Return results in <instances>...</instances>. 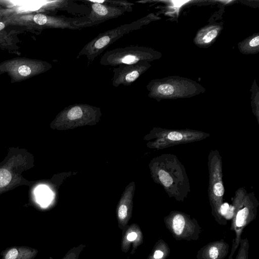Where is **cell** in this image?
I'll return each instance as SVG.
<instances>
[{
  "instance_id": "obj_9",
  "label": "cell",
  "mask_w": 259,
  "mask_h": 259,
  "mask_svg": "<svg viewBox=\"0 0 259 259\" xmlns=\"http://www.w3.org/2000/svg\"><path fill=\"white\" fill-rule=\"evenodd\" d=\"M206 135L202 133L190 131H164L157 142L160 147H165L195 140H198L202 138L203 136L205 137Z\"/></svg>"
},
{
  "instance_id": "obj_1",
  "label": "cell",
  "mask_w": 259,
  "mask_h": 259,
  "mask_svg": "<svg viewBox=\"0 0 259 259\" xmlns=\"http://www.w3.org/2000/svg\"><path fill=\"white\" fill-rule=\"evenodd\" d=\"M87 17H68L65 16L49 15L41 13H14L4 17L2 21L7 26L15 25L27 28L43 30L48 28L77 30L85 28Z\"/></svg>"
},
{
  "instance_id": "obj_17",
  "label": "cell",
  "mask_w": 259,
  "mask_h": 259,
  "mask_svg": "<svg viewBox=\"0 0 259 259\" xmlns=\"http://www.w3.org/2000/svg\"><path fill=\"white\" fill-rule=\"evenodd\" d=\"M12 179L10 172L6 169H0V188L5 187L9 184Z\"/></svg>"
},
{
  "instance_id": "obj_19",
  "label": "cell",
  "mask_w": 259,
  "mask_h": 259,
  "mask_svg": "<svg viewBox=\"0 0 259 259\" xmlns=\"http://www.w3.org/2000/svg\"><path fill=\"white\" fill-rule=\"evenodd\" d=\"M218 35V31L216 29H212L209 31L203 37V41L205 43L210 42Z\"/></svg>"
},
{
  "instance_id": "obj_21",
  "label": "cell",
  "mask_w": 259,
  "mask_h": 259,
  "mask_svg": "<svg viewBox=\"0 0 259 259\" xmlns=\"http://www.w3.org/2000/svg\"><path fill=\"white\" fill-rule=\"evenodd\" d=\"M18 255V251L15 248L9 250L5 255V259H16Z\"/></svg>"
},
{
  "instance_id": "obj_22",
  "label": "cell",
  "mask_w": 259,
  "mask_h": 259,
  "mask_svg": "<svg viewBox=\"0 0 259 259\" xmlns=\"http://www.w3.org/2000/svg\"><path fill=\"white\" fill-rule=\"evenodd\" d=\"M9 37L8 35L5 31H0V45H4L5 44L8 45Z\"/></svg>"
},
{
  "instance_id": "obj_8",
  "label": "cell",
  "mask_w": 259,
  "mask_h": 259,
  "mask_svg": "<svg viewBox=\"0 0 259 259\" xmlns=\"http://www.w3.org/2000/svg\"><path fill=\"white\" fill-rule=\"evenodd\" d=\"M148 68L147 64L141 61L132 64H121L113 69L112 84L114 87L130 85Z\"/></svg>"
},
{
  "instance_id": "obj_25",
  "label": "cell",
  "mask_w": 259,
  "mask_h": 259,
  "mask_svg": "<svg viewBox=\"0 0 259 259\" xmlns=\"http://www.w3.org/2000/svg\"><path fill=\"white\" fill-rule=\"evenodd\" d=\"M6 26H7V25L2 20L0 21V31H2Z\"/></svg>"
},
{
  "instance_id": "obj_12",
  "label": "cell",
  "mask_w": 259,
  "mask_h": 259,
  "mask_svg": "<svg viewBox=\"0 0 259 259\" xmlns=\"http://www.w3.org/2000/svg\"><path fill=\"white\" fill-rule=\"evenodd\" d=\"M170 252L167 243L163 240L159 239L154 245L147 259H166Z\"/></svg>"
},
{
  "instance_id": "obj_7",
  "label": "cell",
  "mask_w": 259,
  "mask_h": 259,
  "mask_svg": "<svg viewBox=\"0 0 259 259\" xmlns=\"http://www.w3.org/2000/svg\"><path fill=\"white\" fill-rule=\"evenodd\" d=\"M90 6L87 18L88 27L99 25L107 20L117 18L126 12L132 11V7H113L98 3L96 1H80Z\"/></svg>"
},
{
  "instance_id": "obj_5",
  "label": "cell",
  "mask_w": 259,
  "mask_h": 259,
  "mask_svg": "<svg viewBox=\"0 0 259 259\" xmlns=\"http://www.w3.org/2000/svg\"><path fill=\"white\" fill-rule=\"evenodd\" d=\"M258 205L257 201L250 198L239 200L231 222L230 230L234 232L235 237L228 259H233V255L239 247L244 228L255 219Z\"/></svg>"
},
{
  "instance_id": "obj_13",
  "label": "cell",
  "mask_w": 259,
  "mask_h": 259,
  "mask_svg": "<svg viewBox=\"0 0 259 259\" xmlns=\"http://www.w3.org/2000/svg\"><path fill=\"white\" fill-rule=\"evenodd\" d=\"M51 191L49 188L45 185H39L34 190L36 200L40 203H45L51 196Z\"/></svg>"
},
{
  "instance_id": "obj_16",
  "label": "cell",
  "mask_w": 259,
  "mask_h": 259,
  "mask_svg": "<svg viewBox=\"0 0 259 259\" xmlns=\"http://www.w3.org/2000/svg\"><path fill=\"white\" fill-rule=\"evenodd\" d=\"M98 3L113 7H132L134 4L125 1H96Z\"/></svg>"
},
{
  "instance_id": "obj_2",
  "label": "cell",
  "mask_w": 259,
  "mask_h": 259,
  "mask_svg": "<svg viewBox=\"0 0 259 259\" xmlns=\"http://www.w3.org/2000/svg\"><path fill=\"white\" fill-rule=\"evenodd\" d=\"M147 20L148 19L146 17L141 18L99 33L82 48L76 58L85 56L88 60V65H90L109 46L124 35L140 28L146 23Z\"/></svg>"
},
{
  "instance_id": "obj_6",
  "label": "cell",
  "mask_w": 259,
  "mask_h": 259,
  "mask_svg": "<svg viewBox=\"0 0 259 259\" xmlns=\"http://www.w3.org/2000/svg\"><path fill=\"white\" fill-rule=\"evenodd\" d=\"M151 56L149 49L138 46L131 45L106 52L101 57L100 64L103 66H111L132 64L150 60Z\"/></svg>"
},
{
  "instance_id": "obj_24",
  "label": "cell",
  "mask_w": 259,
  "mask_h": 259,
  "mask_svg": "<svg viewBox=\"0 0 259 259\" xmlns=\"http://www.w3.org/2000/svg\"><path fill=\"white\" fill-rule=\"evenodd\" d=\"M189 1H172V3L175 4V5L178 6H181L183 4L186 3L188 2Z\"/></svg>"
},
{
  "instance_id": "obj_23",
  "label": "cell",
  "mask_w": 259,
  "mask_h": 259,
  "mask_svg": "<svg viewBox=\"0 0 259 259\" xmlns=\"http://www.w3.org/2000/svg\"><path fill=\"white\" fill-rule=\"evenodd\" d=\"M250 47H254L257 46L259 45V36H257L253 38L249 43Z\"/></svg>"
},
{
  "instance_id": "obj_4",
  "label": "cell",
  "mask_w": 259,
  "mask_h": 259,
  "mask_svg": "<svg viewBox=\"0 0 259 259\" xmlns=\"http://www.w3.org/2000/svg\"><path fill=\"white\" fill-rule=\"evenodd\" d=\"M164 222L177 240H197L202 232V228L195 218L179 211H171L164 218Z\"/></svg>"
},
{
  "instance_id": "obj_15",
  "label": "cell",
  "mask_w": 259,
  "mask_h": 259,
  "mask_svg": "<svg viewBox=\"0 0 259 259\" xmlns=\"http://www.w3.org/2000/svg\"><path fill=\"white\" fill-rule=\"evenodd\" d=\"M85 245L80 244L77 247H74L66 254L62 259H78L80 252L83 249Z\"/></svg>"
},
{
  "instance_id": "obj_3",
  "label": "cell",
  "mask_w": 259,
  "mask_h": 259,
  "mask_svg": "<svg viewBox=\"0 0 259 259\" xmlns=\"http://www.w3.org/2000/svg\"><path fill=\"white\" fill-rule=\"evenodd\" d=\"M46 61L25 58H14L0 63V74L7 73L12 82L21 81L44 73L52 68Z\"/></svg>"
},
{
  "instance_id": "obj_10",
  "label": "cell",
  "mask_w": 259,
  "mask_h": 259,
  "mask_svg": "<svg viewBox=\"0 0 259 259\" xmlns=\"http://www.w3.org/2000/svg\"><path fill=\"white\" fill-rule=\"evenodd\" d=\"M229 244L223 239L209 242L197 251L196 258L224 259L229 253Z\"/></svg>"
},
{
  "instance_id": "obj_11",
  "label": "cell",
  "mask_w": 259,
  "mask_h": 259,
  "mask_svg": "<svg viewBox=\"0 0 259 259\" xmlns=\"http://www.w3.org/2000/svg\"><path fill=\"white\" fill-rule=\"evenodd\" d=\"M143 241L142 233L139 226L137 225H132L125 232L123 237L122 248L125 245L127 242H134V250L141 245Z\"/></svg>"
},
{
  "instance_id": "obj_18",
  "label": "cell",
  "mask_w": 259,
  "mask_h": 259,
  "mask_svg": "<svg viewBox=\"0 0 259 259\" xmlns=\"http://www.w3.org/2000/svg\"><path fill=\"white\" fill-rule=\"evenodd\" d=\"M157 92L162 95L169 96L174 92V87L169 84H162L158 85L156 88Z\"/></svg>"
},
{
  "instance_id": "obj_14",
  "label": "cell",
  "mask_w": 259,
  "mask_h": 259,
  "mask_svg": "<svg viewBox=\"0 0 259 259\" xmlns=\"http://www.w3.org/2000/svg\"><path fill=\"white\" fill-rule=\"evenodd\" d=\"M239 248L235 259H248L249 242L247 238L241 239Z\"/></svg>"
},
{
  "instance_id": "obj_20",
  "label": "cell",
  "mask_w": 259,
  "mask_h": 259,
  "mask_svg": "<svg viewBox=\"0 0 259 259\" xmlns=\"http://www.w3.org/2000/svg\"><path fill=\"white\" fill-rule=\"evenodd\" d=\"M16 13V10L12 8H6L0 6V20L11 14Z\"/></svg>"
}]
</instances>
